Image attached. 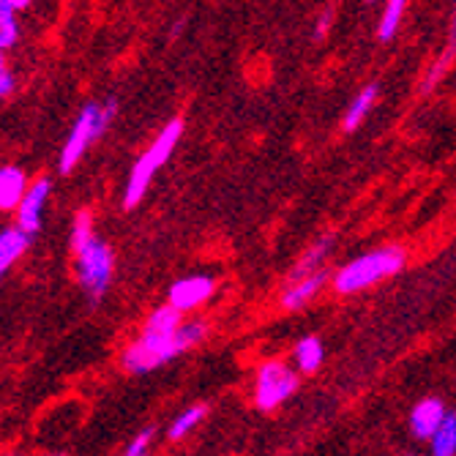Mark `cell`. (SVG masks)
<instances>
[{
    "mask_svg": "<svg viewBox=\"0 0 456 456\" xmlns=\"http://www.w3.org/2000/svg\"><path fill=\"white\" fill-rule=\"evenodd\" d=\"M205 337V322H186L170 334H156V330H142V337L123 353V369L129 375H145L164 363H170Z\"/></svg>",
    "mask_w": 456,
    "mask_h": 456,
    "instance_id": "obj_1",
    "label": "cell"
},
{
    "mask_svg": "<svg viewBox=\"0 0 456 456\" xmlns=\"http://www.w3.org/2000/svg\"><path fill=\"white\" fill-rule=\"evenodd\" d=\"M407 263L404 248L399 246H383L375 248L353 263H347L345 268H339V273L334 276V287L337 293L350 296V293H361V289L371 287V284H380L388 276H396Z\"/></svg>",
    "mask_w": 456,
    "mask_h": 456,
    "instance_id": "obj_2",
    "label": "cell"
},
{
    "mask_svg": "<svg viewBox=\"0 0 456 456\" xmlns=\"http://www.w3.org/2000/svg\"><path fill=\"white\" fill-rule=\"evenodd\" d=\"M181 134H183V120H170L167 126L159 132V137L151 142V148L137 159L134 170L126 181V191H123V208L132 211L142 202L153 175L167 164V159L173 156L175 145L181 142Z\"/></svg>",
    "mask_w": 456,
    "mask_h": 456,
    "instance_id": "obj_3",
    "label": "cell"
},
{
    "mask_svg": "<svg viewBox=\"0 0 456 456\" xmlns=\"http://www.w3.org/2000/svg\"><path fill=\"white\" fill-rule=\"evenodd\" d=\"M115 112H118V102L115 99H110L107 104H94L91 102V104H86V107L79 110L74 126H71V132H69V137L63 142L61 161H58V170L63 175H69L79 164V159L86 156V151L110 129Z\"/></svg>",
    "mask_w": 456,
    "mask_h": 456,
    "instance_id": "obj_4",
    "label": "cell"
},
{
    "mask_svg": "<svg viewBox=\"0 0 456 456\" xmlns=\"http://www.w3.org/2000/svg\"><path fill=\"white\" fill-rule=\"evenodd\" d=\"M112 271H115V257H112V248L99 240L96 235L77 248V279L79 287L86 289V296L96 304L107 296L110 281H112Z\"/></svg>",
    "mask_w": 456,
    "mask_h": 456,
    "instance_id": "obj_5",
    "label": "cell"
},
{
    "mask_svg": "<svg viewBox=\"0 0 456 456\" xmlns=\"http://www.w3.org/2000/svg\"><path fill=\"white\" fill-rule=\"evenodd\" d=\"M298 391V375L287 363H263L255 383V402L260 410H276L284 399Z\"/></svg>",
    "mask_w": 456,
    "mask_h": 456,
    "instance_id": "obj_6",
    "label": "cell"
},
{
    "mask_svg": "<svg viewBox=\"0 0 456 456\" xmlns=\"http://www.w3.org/2000/svg\"><path fill=\"white\" fill-rule=\"evenodd\" d=\"M53 183L50 178H38L28 186L22 202L17 205V227H22L28 235H36L41 230V216H45V205L50 200Z\"/></svg>",
    "mask_w": 456,
    "mask_h": 456,
    "instance_id": "obj_7",
    "label": "cell"
},
{
    "mask_svg": "<svg viewBox=\"0 0 456 456\" xmlns=\"http://www.w3.org/2000/svg\"><path fill=\"white\" fill-rule=\"evenodd\" d=\"M214 279L211 276H186V279H178L173 287H170V296L167 301L173 306H178L181 312H189V309H197L202 306L205 301H208L214 296Z\"/></svg>",
    "mask_w": 456,
    "mask_h": 456,
    "instance_id": "obj_8",
    "label": "cell"
},
{
    "mask_svg": "<svg viewBox=\"0 0 456 456\" xmlns=\"http://www.w3.org/2000/svg\"><path fill=\"white\" fill-rule=\"evenodd\" d=\"M443 419H445L443 402L437 396H427L410 412V432L416 435L419 440H432V435L437 432Z\"/></svg>",
    "mask_w": 456,
    "mask_h": 456,
    "instance_id": "obj_9",
    "label": "cell"
},
{
    "mask_svg": "<svg viewBox=\"0 0 456 456\" xmlns=\"http://www.w3.org/2000/svg\"><path fill=\"white\" fill-rule=\"evenodd\" d=\"M325 281H328V273H325L322 268L314 271V273H309V276H304V279L289 281V284L284 287V293H281V306H284L287 312H296V309L306 306V304L320 293Z\"/></svg>",
    "mask_w": 456,
    "mask_h": 456,
    "instance_id": "obj_10",
    "label": "cell"
},
{
    "mask_svg": "<svg viewBox=\"0 0 456 456\" xmlns=\"http://www.w3.org/2000/svg\"><path fill=\"white\" fill-rule=\"evenodd\" d=\"M30 238L22 227H9L0 232V279H4L12 265L28 252V246H30Z\"/></svg>",
    "mask_w": 456,
    "mask_h": 456,
    "instance_id": "obj_11",
    "label": "cell"
},
{
    "mask_svg": "<svg viewBox=\"0 0 456 456\" xmlns=\"http://www.w3.org/2000/svg\"><path fill=\"white\" fill-rule=\"evenodd\" d=\"M28 191V178L20 167H0V211H12Z\"/></svg>",
    "mask_w": 456,
    "mask_h": 456,
    "instance_id": "obj_12",
    "label": "cell"
},
{
    "mask_svg": "<svg viewBox=\"0 0 456 456\" xmlns=\"http://www.w3.org/2000/svg\"><path fill=\"white\" fill-rule=\"evenodd\" d=\"M330 248H334V235H322L314 246H309V252L296 263L293 273H289V281H296V279H304L314 271H320L330 255Z\"/></svg>",
    "mask_w": 456,
    "mask_h": 456,
    "instance_id": "obj_13",
    "label": "cell"
},
{
    "mask_svg": "<svg viewBox=\"0 0 456 456\" xmlns=\"http://www.w3.org/2000/svg\"><path fill=\"white\" fill-rule=\"evenodd\" d=\"M378 86H366L353 102H350V107H347V112H345V132H355L358 126H361V120L369 115V110L375 107V102H378Z\"/></svg>",
    "mask_w": 456,
    "mask_h": 456,
    "instance_id": "obj_14",
    "label": "cell"
},
{
    "mask_svg": "<svg viewBox=\"0 0 456 456\" xmlns=\"http://www.w3.org/2000/svg\"><path fill=\"white\" fill-rule=\"evenodd\" d=\"M453 55H456V12H453V17H451V33H448V45H445V50H443V55L435 61V66L429 69V74H427V79H424V94H429L437 82L443 79V74L451 69V63H453Z\"/></svg>",
    "mask_w": 456,
    "mask_h": 456,
    "instance_id": "obj_15",
    "label": "cell"
},
{
    "mask_svg": "<svg viewBox=\"0 0 456 456\" xmlns=\"http://www.w3.org/2000/svg\"><path fill=\"white\" fill-rule=\"evenodd\" d=\"M322 358H325V350L317 337H306L296 345V366H298V371H304V375L317 371Z\"/></svg>",
    "mask_w": 456,
    "mask_h": 456,
    "instance_id": "obj_16",
    "label": "cell"
},
{
    "mask_svg": "<svg viewBox=\"0 0 456 456\" xmlns=\"http://www.w3.org/2000/svg\"><path fill=\"white\" fill-rule=\"evenodd\" d=\"M432 453L435 456H453L456 453V412H445L437 432L432 435Z\"/></svg>",
    "mask_w": 456,
    "mask_h": 456,
    "instance_id": "obj_17",
    "label": "cell"
},
{
    "mask_svg": "<svg viewBox=\"0 0 456 456\" xmlns=\"http://www.w3.org/2000/svg\"><path fill=\"white\" fill-rule=\"evenodd\" d=\"M208 416V407L205 404H194V407H189V410H183L181 416L170 424V429H167V437L175 443V440H183L194 427H200V421Z\"/></svg>",
    "mask_w": 456,
    "mask_h": 456,
    "instance_id": "obj_18",
    "label": "cell"
},
{
    "mask_svg": "<svg viewBox=\"0 0 456 456\" xmlns=\"http://www.w3.org/2000/svg\"><path fill=\"white\" fill-rule=\"evenodd\" d=\"M14 6L12 0H0V50H12L20 38V28H17V20H14Z\"/></svg>",
    "mask_w": 456,
    "mask_h": 456,
    "instance_id": "obj_19",
    "label": "cell"
},
{
    "mask_svg": "<svg viewBox=\"0 0 456 456\" xmlns=\"http://www.w3.org/2000/svg\"><path fill=\"white\" fill-rule=\"evenodd\" d=\"M404 6H407V0H388V4H386L383 20H380V28H378L380 41H391L394 38V33H396V28L402 22Z\"/></svg>",
    "mask_w": 456,
    "mask_h": 456,
    "instance_id": "obj_20",
    "label": "cell"
},
{
    "mask_svg": "<svg viewBox=\"0 0 456 456\" xmlns=\"http://www.w3.org/2000/svg\"><path fill=\"white\" fill-rule=\"evenodd\" d=\"M91 238H94V216H91V211H79L77 219H74V227H71V246H74V252L86 246Z\"/></svg>",
    "mask_w": 456,
    "mask_h": 456,
    "instance_id": "obj_21",
    "label": "cell"
},
{
    "mask_svg": "<svg viewBox=\"0 0 456 456\" xmlns=\"http://www.w3.org/2000/svg\"><path fill=\"white\" fill-rule=\"evenodd\" d=\"M14 88H17V79H14V74H12V69H9V63H6L4 50H0V99L12 96Z\"/></svg>",
    "mask_w": 456,
    "mask_h": 456,
    "instance_id": "obj_22",
    "label": "cell"
},
{
    "mask_svg": "<svg viewBox=\"0 0 456 456\" xmlns=\"http://www.w3.org/2000/svg\"><path fill=\"white\" fill-rule=\"evenodd\" d=\"M153 437H156V429H153V427L142 429V432H140L129 445H126V456H140V453H145V451L151 448Z\"/></svg>",
    "mask_w": 456,
    "mask_h": 456,
    "instance_id": "obj_23",
    "label": "cell"
},
{
    "mask_svg": "<svg viewBox=\"0 0 456 456\" xmlns=\"http://www.w3.org/2000/svg\"><path fill=\"white\" fill-rule=\"evenodd\" d=\"M328 25H330V12L320 17V22H317V30H314V36H317V38H322V36L328 33Z\"/></svg>",
    "mask_w": 456,
    "mask_h": 456,
    "instance_id": "obj_24",
    "label": "cell"
},
{
    "mask_svg": "<svg viewBox=\"0 0 456 456\" xmlns=\"http://www.w3.org/2000/svg\"><path fill=\"white\" fill-rule=\"evenodd\" d=\"M33 4V0H12V6L17 9V12H22V9H28Z\"/></svg>",
    "mask_w": 456,
    "mask_h": 456,
    "instance_id": "obj_25",
    "label": "cell"
},
{
    "mask_svg": "<svg viewBox=\"0 0 456 456\" xmlns=\"http://www.w3.org/2000/svg\"><path fill=\"white\" fill-rule=\"evenodd\" d=\"M369 4H375V0H369Z\"/></svg>",
    "mask_w": 456,
    "mask_h": 456,
    "instance_id": "obj_26",
    "label": "cell"
}]
</instances>
